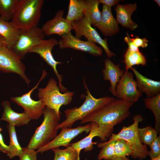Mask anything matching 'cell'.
Listing matches in <instances>:
<instances>
[{
    "label": "cell",
    "mask_w": 160,
    "mask_h": 160,
    "mask_svg": "<svg viewBox=\"0 0 160 160\" xmlns=\"http://www.w3.org/2000/svg\"><path fill=\"white\" fill-rule=\"evenodd\" d=\"M134 103L120 99L113 101L81 119V124L94 122L103 128L110 137L115 126L122 122L130 114Z\"/></svg>",
    "instance_id": "6da1fadb"
},
{
    "label": "cell",
    "mask_w": 160,
    "mask_h": 160,
    "mask_svg": "<svg viewBox=\"0 0 160 160\" xmlns=\"http://www.w3.org/2000/svg\"><path fill=\"white\" fill-rule=\"evenodd\" d=\"M84 85L86 89L87 95L82 104L79 107L68 109L64 111L65 119L57 126L58 129L66 128H71L73 124L81 120L88 114L114 100L115 98L105 96L99 98L94 97L91 94L84 80Z\"/></svg>",
    "instance_id": "7a4b0ae2"
},
{
    "label": "cell",
    "mask_w": 160,
    "mask_h": 160,
    "mask_svg": "<svg viewBox=\"0 0 160 160\" xmlns=\"http://www.w3.org/2000/svg\"><path fill=\"white\" fill-rule=\"evenodd\" d=\"M43 114V120L31 137L26 147L28 148L38 149L49 143L57 135L60 118L54 111L46 106Z\"/></svg>",
    "instance_id": "3957f363"
},
{
    "label": "cell",
    "mask_w": 160,
    "mask_h": 160,
    "mask_svg": "<svg viewBox=\"0 0 160 160\" xmlns=\"http://www.w3.org/2000/svg\"><path fill=\"white\" fill-rule=\"evenodd\" d=\"M44 2L43 0H20L10 23L19 29L37 26Z\"/></svg>",
    "instance_id": "277c9868"
},
{
    "label": "cell",
    "mask_w": 160,
    "mask_h": 160,
    "mask_svg": "<svg viewBox=\"0 0 160 160\" xmlns=\"http://www.w3.org/2000/svg\"><path fill=\"white\" fill-rule=\"evenodd\" d=\"M38 90V97L44 107L54 111L60 118L61 107L70 104L74 95L73 92L70 91L61 93L57 82L53 78L49 79L45 87L39 88Z\"/></svg>",
    "instance_id": "5b68a950"
},
{
    "label": "cell",
    "mask_w": 160,
    "mask_h": 160,
    "mask_svg": "<svg viewBox=\"0 0 160 160\" xmlns=\"http://www.w3.org/2000/svg\"><path fill=\"white\" fill-rule=\"evenodd\" d=\"M133 123L127 127L123 126L117 134L112 133L108 141L122 139L127 141L130 145L132 150L131 156L140 160L145 159L148 155L149 151L146 145L141 142L138 134V125L143 118L140 114L134 116Z\"/></svg>",
    "instance_id": "8992f818"
},
{
    "label": "cell",
    "mask_w": 160,
    "mask_h": 160,
    "mask_svg": "<svg viewBox=\"0 0 160 160\" xmlns=\"http://www.w3.org/2000/svg\"><path fill=\"white\" fill-rule=\"evenodd\" d=\"M20 30L17 41L12 49L22 60L32 48L45 39V35L38 26Z\"/></svg>",
    "instance_id": "52a82bcc"
},
{
    "label": "cell",
    "mask_w": 160,
    "mask_h": 160,
    "mask_svg": "<svg viewBox=\"0 0 160 160\" xmlns=\"http://www.w3.org/2000/svg\"><path fill=\"white\" fill-rule=\"evenodd\" d=\"M25 65L12 48H0V71L14 73L19 75L29 86L31 82L25 73Z\"/></svg>",
    "instance_id": "ba28073f"
},
{
    "label": "cell",
    "mask_w": 160,
    "mask_h": 160,
    "mask_svg": "<svg viewBox=\"0 0 160 160\" xmlns=\"http://www.w3.org/2000/svg\"><path fill=\"white\" fill-rule=\"evenodd\" d=\"M47 72L43 70L42 75L36 85L27 93L20 96L12 97V102L21 106L28 117L31 119H38L43 114L44 106L42 101L39 100L35 101L31 97V94L37 89L40 82L47 74Z\"/></svg>",
    "instance_id": "9c48e42d"
},
{
    "label": "cell",
    "mask_w": 160,
    "mask_h": 160,
    "mask_svg": "<svg viewBox=\"0 0 160 160\" xmlns=\"http://www.w3.org/2000/svg\"><path fill=\"white\" fill-rule=\"evenodd\" d=\"M71 24L75 31L76 37L80 39L83 36L87 39V41L99 44L104 49L108 58L115 55L108 47L107 39L106 38L103 39L84 16L73 21Z\"/></svg>",
    "instance_id": "30bf717a"
},
{
    "label": "cell",
    "mask_w": 160,
    "mask_h": 160,
    "mask_svg": "<svg viewBox=\"0 0 160 160\" xmlns=\"http://www.w3.org/2000/svg\"><path fill=\"white\" fill-rule=\"evenodd\" d=\"M58 45V41L55 38H51L44 40L40 43L32 48L29 52L38 54L45 62L52 68L59 81L58 86L60 91L65 92L68 91L66 88L62 84L63 76L57 71V65L62 64V62L56 61L52 55V52L53 48Z\"/></svg>",
    "instance_id": "8fae6325"
},
{
    "label": "cell",
    "mask_w": 160,
    "mask_h": 160,
    "mask_svg": "<svg viewBox=\"0 0 160 160\" xmlns=\"http://www.w3.org/2000/svg\"><path fill=\"white\" fill-rule=\"evenodd\" d=\"M116 97L118 99L134 103L142 97V93L138 90L133 73L125 71L116 87Z\"/></svg>",
    "instance_id": "7c38bea8"
},
{
    "label": "cell",
    "mask_w": 160,
    "mask_h": 160,
    "mask_svg": "<svg viewBox=\"0 0 160 160\" xmlns=\"http://www.w3.org/2000/svg\"><path fill=\"white\" fill-rule=\"evenodd\" d=\"M91 123L83 126L76 128H66L61 129L59 134L49 143L37 149L36 152L42 154L45 152L55 148L64 146L67 147L70 145V143L74 138L83 132L87 133L90 132Z\"/></svg>",
    "instance_id": "4fadbf2b"
},
{
    "label": "cell",
    "mask_w": 160,
    "mask_h": 160,
    "mask_svg": "<svg viewBox=\"0 0 160 160\" xmlns=\"http://www.w3.org/2000/svg\"><path fill=\"white\" fill-rule=\"evenodd\" d=\"M58 41V45L61 49L70 48L88 53L95 56L103 54L102 48L92 42L83 41L73 36L71 32L61 36Z\"/></svg>",
    "instance_id": "5bb4252c"
},
{
    "label": "cell",
    "mask_w": 160,
    "mask_h": 160,
    "mask_svg": "<svg viewBox=\"0 0 160 160\" xmlns=\"http://www.w3.org/2000/svg\"><path fill=\"white\" fill-rule=\"evenodd\" d=\"M64 12L63 9L58 11L53 19L43 25L41 29L45 36L57 34L61 36L73 30L71 22L64 18Z\"/></svg>",
    "instance_id": "9a60e30c"
},
{
    "label": "cell",
    "mask_w": 160,
    "mask_h": 160,
    "mask_svg": "<svg viewBox=\"0 0 160 160\" xmlns=\"http://www.w3.org/2000/svg\"><path fill=\"white\" fill-rule=\"evenodd\" d=\"M90 122L91 128L89 135L79 141L70 144L79 155L81 151L83 149L85 152L90 151L93 149V144L97 143L92 141L94 137H99L102 142L107 141L108 137L105 130L99 126L97 123L94 122Z\"/></svg>",
    "instance_id": "2e32d148"
},
{
    "label": "cell",
    "mask_w": 160,
    "mask_h": 160,
    "mask_svg": "<svg viewBox=\"0 0 160 160\" xmlns=\"http://www.w3.org/2000/svg\"><path fill=\"white\" fill-rule=\"evenodd\" d=\"M100 21L93 26L99 29L103 35L111 36L119 32L118 23L113 17L111 7L103 4Z\"/></svg>",
    "instance_id": "e0dca14e"
},
{
    "label": "cell",
    "mask_w": 160,
    "mask_h": 160,
    "mask_svg": "<svg viewBox=\"0 0 160 160\" xmlns=\"http://www.w3.org/2000/svg\"><path fill=\"white\" fill-rule=\"evenodd\" d=\"M131 69L136 77L137 87L140 92L142 93H145L148 98L160 94L159 81L154 80L145 76L134 67Z\"/></svg>",
    "instance_id": "ac0fdd59"
},
{
    "label": "cell",
    "mask_w": 160,
    "mask_h": 160,
    "mask_svg": "<svg viewBox=\"0 0 160 160\" xmlns=\"http://www.w3.org/2000/svg\"><path fill=\"white\" fill-rule=\"evenodd\" d=\"M102 73L103 79L110 82L109 90L114 96L116 97V86L124 73V71L121 69L119 65L114 64L108 58L105 60L104 68L103 69Z\"/></svg>",
    "instance_id": "d6986e66"
},
{
    "label": "cell",
    "mask_w": 160,
    "mask_h": 160,
    "mask_svg": "<svg viewBox=\"0 0 160 160\" xmlns=\"http://www.w3.org/2000/svg\"><path fill=\"white\" fill-rule=\"evenodd\" d=\"M137 4H127L125 5L117 4L115 10L116 13V20L118 24L123 27L134 30L137 28L138 25L133 22L131 16L137 9Z\"/></svg>",
    "instance_id": "ffe728a7"
},
{
    "label": "cell",
    "mask_w": 160,
    "mask_h": 160,
    "mask_svg": "<svg viewBox=\"0 0 160 160\" xmlns=\"http://www.w3.org/2000/svg\"><path fill=\"white\" fill-rule=\"evenodd\" d=\"M2 105L4 110L1 121H6L9 124L18 127L28 125L31 121V119L25 112L18 113L13 110L9 101H3Z\"/></svg>",
    "instance_id": "44dd1931"
},
{
    "label": "cell",
    "mask_w": 160,
    "mask_h": 160,
    "mask_svg": "<svg viewBox=\"0 0 160 160\" xmlns=\"http://www.w3.org/2000/svg\"><path fill=\"white\" fill-rule=\"evenodd\" d=\"M20 30L13 26L10 22L2 19L0 17V35L4 38L7 46L12 48L18 40Z\"/></svg>",
    "instance_id": "7402d4cb"
},
{
    "label": "cell",
    "mask_w": 160,
    "mask_h": 160,
    "mask_svg": "<svg viewBox=\"0 0 160 160\" xmlns=\"http://www.w3.org/2000/svg\"><path fill=\"white\" fill-rule=\"evenodd\" d=\"M85 7L84 16L91 25L99 22L101 13L99 9V0H85Z\"/></svg>",
    "instance_id": "603a6c76"
},
{
    "label": "cell",
    "mask_w": 160,
    "mask_h": 160,
    "mask_svg": "<svg viewBox=\"0 0 160 160\" xmlns=\"http://www.w3.org/2000/svg\"><path fill=\"white\" fill-rule=\"evenodd\" d=\"M7 127L10 141L9 150L7 155L10 159L16 156L19 157L23 153V148L21 146L18 142L15 127L8 124Z\"/></svg>",
    "instance_id": "cb8c5ba5"
},
{
    "label": "cell",
    "mask_w": 160,
    "mask_h": 160,
    "mask_svg": "<svg viewBox=\"0 0 160 160\" xmlns=\"http://www.w3.org/2000/svg\"><path fill=\"white\" fill-rule=\"evenodd\" d=\"M85 7L84 0H70L68 9L65 19L71 22L84 16Z\"/></svg>",
    "instance_id": "d4e9b609"
},
{
    "label": "cell",
    "mask_w": 160,
    "mask_h": 160,
    "mask_svg": "<svg viewBox=\"0 0 160 160\" xmlns=\"http://www.w3.org/2000/svg\"><path fill=\"white\" fill-rule=\"evenodd\" d=\"M20 0H0V17L10 22L16 10Z\"/></svg>",
    "instance_id": "484cf974"
},
{
    "label": "cell",
    "mask_w": 160,
    "mask_h": 160,
    "mask_svg": "<svg viewBox=\"0 0 160 160\" xmlns=\"http://www.w3.org/2000/svg\"><path fill=\"white\" fill-rule=\"evenodd\" d=\"M146 108L153 112L155 120L154 128L158 133L160 132V94L150 98L143 99Z\"/></svg>",
    "instance_id": "4316f807"
},
{
    "label": "cell",
    "mask_w": 160,
    "mask_h": 160,
    "mask_svg": "<svg viewBox=\"0 0 160 160\" xmlns=\"http://www.w3.org/2000/svg\"><path fill=\"white\" fill-rule=\"evenodd\" d=\"M125 71H128L135 65H145L147 61L145 57L140 51L132 52L128 49L124 56Z\"/></svg>",
    "instance_id": "83f0119b"
},
{
    "label": "cell",
    "mask_w": 160,
    "mask_h": 160,
    "mask_svg": "<svg viewBox=\"0 0 160 160\" xmlns=\"http://www.w3.org/2000/svg\"><path fill=\"white\" fill-rule=\"evenodd\" d=\"M51 150L55 154L53 160H80L79 155L70 145L65 149L57 147Z\"/></svg>",
    "instance_id": "f1b7e54d"
},
{
    "label": "cell",
    "mask_w": 160,
    "mask_h": 160,
    "mask_svg": "<svg viewBox=\"0 0 160 160\" xmlns=\"http://www.w3.org/2000/svg\"><path fill=\"white\" fill-rule=\"evenodd\" d=\"M139 136L141 142L149 145L158 137L157 131L151 126L138 129Z\"/></svg>",
    "instance_id": "f546056e"
},
{
    "label": "cell",
    "mask_w": 160,
    "mask_h": 160,
    "mask_svg": "<svg viewBox=\"0 0 160 160\" xmlns=\"http://www.w3.org/2000/svg\"><path fill=\"white\" fill-rule=\"evenodd\" d=\"M115 140L98 143L97 145L99 148H101L97 156V159L110 160L114 156V145Z\"/></svg>",
    "instance_id": "4dcf8cb0"
},
{
    "label": "cell",
    "mask_w": 160,
    "mask_h": 160,
    "mask_svg": "<svg viewBox=\"0 0 160 160\" xmlns=\"http://www.w3.org/2000/svg\"><path fill=\"white\" fill-rule=\"evenodd\" d=\"M114 148V157H125L127 156H131L132 155V152L130 145L127 141L123 139L116 140Z\"/></svg>",
    "instance_id": "1f68e13d"
},
{
    "label": "cell",
    "mask_w": 160,
    "mask_h": 160,
    "mask_svg": "<svg viewBox=\"0 0 160 160\" xmlns=\"http://www.w3.org/2000/svg\"><path fill=\"white\" fill-rule=\"evenodd\" d=\"M149 146L150 148V150L149 151L148 155L151 159L160 155V135Z\"/></svg>",
    "instance_id": "d6a6232c"
},
{
    "label": "cell",
    "mask_w": 160,
    "mask_h": 160,
    "mask_svg": "<svg viewBox=\"0 0 160 160\" xmlns=\"http://www.w3.org/2000/svg\"><path fill=\"white\" fill-rule=\"evenodd\" d=\"M37 154L35 150L23 148V152L19 157V160H37Z\"/></svg>",
    "instance_id": "836d02e7"
},
{
    "label": "cell",
    "mask_w": 160,
    "mask_h": 160,
    "mask_svg": "<svg viewBox=\"0 0 160 160\" xmlns=\"http://www.w3.org/2000/svg\"><path fill=\"white\" fill-rule=\"evenodd\" d=\"M134 44L137 47H141L144 48L148 46V41L145 38H140L138 36H136L135 38H131Z\"/></svg>",
    "instance_id": "e575fe53"
},
{
    "label": "cell",
    "mask_w": 160,
    "mask_h": 160,
    "mask_svg": "<svg viewBox=\"0 0 160 160\" xmlns=\"http://www.w3.org/2000/svg\"><path fill=\"white\" fill-rule=\"evenodd\" d=\"M127 36L124 38V41L127 44L128 46V49L132 52H136L139 51L138 47H137L133 43L131 40V38L129 34L127 33Z\"/></svg>",
    "instance_id": "d590c367"
},
{
    "label": "cell",
    "mask_w": 160,
    "mask_h": 160,
    "mask_svg": "<svg viewBox=\"0 0 160 160\" xmlns=\"http://www.w3.org/2000/svg\"><path fill=\"white\" fill-rule=\"evenodd\" d=\"M9 148V145H7L4 143L3 136L0 132V150L4 153L7 154Z\"/></svg>",
    "instance_id": "8d00e7d4"
},
{
    "label": "cell",
    "mask_w": 160,
    "mask_h": 160,
    "mask_svg": "<svg viewBox=\"0 0 160 160\" xmlns=\"http://www.w3.org/2000/svg\"><path fill=\"white\" fill-rule=\"evenodd\" d=\"M120 1L119 0H99L100 3H102L110 7L118 4Z\"/></svg>",
    "instance_id": "74e56055"
},
{
    "label": "cell",
    "mask_w": 160,
    "mask_h": 160,
    "mask_svg": "<svg viewBox=\"0 0 160 160\" xmlns=\"http://www.w3.org/2000/svg\"><path fill=\"white\" fill-rule=\"evenodd\" d=\"M5 46H7L6 42L4 38L0 35V48Z\"/></svg>",
    "instance_id": "f35d334b"
},
{
    "label": "cell",
    "mask_w": 160,
    "mask_h": 160,
    "mask_svg": "<svg viewBox=\"0 0 160 160\" xmlns=\"http://www.w3.org/2000/svg\"><path fill=\"white\" fill-rule=\"evenodd\" d=\"M110 160H130L128 158L125 157H114Z\"/></svg>",
    "instance_id": "ab89813d"
},
{
    "label": "cell",
    "mask_w": 160,
    "mask_h": 160,
    "mask_svg": "<svg viewBox=\"0 0 160 160\" xmlns=\"http://www.w3.org/2000/svg\"><path fill=\"white\" fill-rule=\"evenodd\" d=\"M151 160H160V155L155 158L151 159Z\"/></svg>",
    "instance_id": "60d3db41"
},
{
    "label": "cell",
    "mask_w": 160,
    "mask_h": 160,
    "mask_svg": "<svg viewBox=\"0 0 160 160\" xmlns=\"http://www.w3.org/2000/svg\"><path fill=\"white\" fill-rule=\"evenodd\" d=\"M154 1L158 4L159 6H160V1L159 0H154Z\"/></svg>",
    "instance_id": "b9f144b4"
},
{
    "label": "cell",
    "mask_w": 160,
    "mask_h": 160,
    "mask_svg": "<svg viewBox=\"0 0 160 160\" xmlns=\"http://www.w3.org/2000/svg\"><path fill=\"white\" fill-rule=\"evenodd\" d=\"M1 121V120L0 119V121ZM2 130V129H1L0 127V132H1V131Z\"/></svg>",
    "instance_id": "7bdbcfd3"
}]
</instances>
